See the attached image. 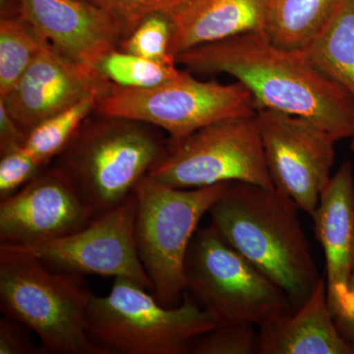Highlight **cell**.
Returning a JSON list of instances; mask_svg holds the SVG:
<instances>
[{
	"mask_svg": "<svg viewBox=\"0 0 354 354\" xmlns=\"http://www.w3.org/2000/svg\"><path fill=\"white\" fill-rule=\"evenodd\" d=\"M81 277L0 247L1 312L37 335L41 353L106 354L88 335L93 295Z\"/></svg>",
	"mask_w": 354,
	"mask_h": 354,
	"instance_id": "3",
	"label": "cell"
},
{
	"mask_svg": "<svg viewBox=\"0 0 354 354\" xmlns=\"http://www.w3.org/2000/svg\"><path fill=\"white\" fill-rule=\"evenodd\" d=\"M48 44L21 15H2L0 21V97L15 87L32 60Z\"/></svg>",
	"mask_w": 354,
	"mask_h": 354,
	"instance_id": "21",
	"label": "cell"
},
{
	"mask_svg": "<svg viewBox=\"0 0 354 354\" xmlns=\"http://www.w3.org/2000/svg\"><path fill=\"white\" fill-rule=\"evenodd\" d=\"M304 51L317 68L354 100V0H342L325 29Z\"/></svg>",
	"mask_w": 354,
	"mask_h": 354,
	"instance_id": "19",
	"label": "cell"
},
{
	"mask_svg": "<svg viewBox=\"0 0 354 354\" xmlns=\"http://www.w3.org/2000/svg\"><path fill=\"white\" fill-rule=\"evenodd\" d=\"M21 15L65 57L97 70L125 34L118 21L87 0H18Z\"/></svg>",
	"mask_w": 354,
	"mask_h": 354,
	"instance_id": "14",
	"label": "cell"
},
{
	"mask_svg": "<svg viewBox=\"0 0 354 354\" xmlns=\"http://www.w3.org/2000/svg\"><path fill=\"white\" fill-rule=\"evenodd\" d=\"M177 64L202 74H227L243 84L258 109L300 116L337 141L354 138V100L320 71L304 50L279 48L264 31L195 46Z\"/></svg>",
	"mask_w": 354,
	"mask_h": 354,
	"instance_id": "1",
	"label": "cell"
},
{
	"mask_svg": "<svg viewBox=\"0 0 354 354\" xmlns=\"http://www.w3.org/2000/svg\"><path fill=\"white\" fill-rule=\"evenodd\" d=\"M167 145L146 123L104 116L101 122L80 127L57 156L55 167L99 216L134 193Z\"/></svg>",
	"mask_w": 354,
	"mask_h": 354,
	"instance_id": "5",
	"label": "cell"
},
{
	"mask_svg": "<svg viewBox=\"0 0 354 354\" xmlns=\"http://www.w3.org/2000/svg\"><path fill=\"white\" fill-rule=\"evenodd\" d=\"M24 145L1 152L0 158V201L12 196L46 169Z\"/></svg>",
	"mask_w": 354,
	"mask_h": 354,
	"instance_id": "26",
	"label": "cell"
},
{
	"mask_svg": "<svg viewBox=\"0 0 354 354\" xmlns=\"http://www.w3.org/2000/svg\"><path fill=\"white\" fill-rule=\"evenodd\" d=\"M272 0H188L171 18V55L201 44L264 31Z\"/></svg>",
	"mask_w": 354,
	"mask_h": 354,
	"instance_id": "17",
	"label": "cell"
},
{
	"mask_svg": "<svg viewBox=\"0 0 354 354\" xmlns=\"http://www.w3.org/2000/svg\"><path fill=\"white\" fill-rule=\"evenodd\" d=\"M118 21L125 37L148 16L160 13L171 18L188 0H87ZM124 37V38H125ZM123 38V39H124Z\"/></svg>",
	"mask_w": 354,
	"mask_h": 354,
	"instance_id": "25",
	"label": "cell"
},
{
	"mask_svg": "<svg viewBox=\"0 0 354 354\" xmlns=\"http://www.w3.org/2000/svg\"><path fill=\"white\" fill-rule=\"evenodd\" d=\"M311 218L325 254L328 301L335 318L348 313L351 306L348 283L354 268V176L349 160L330 177Z\"/></svg>",
	"mask_w": 354,
	"mask_h": 354,
	"instance_id": "15",
	"label": "cell"
},
{
	"mask_svg": "<svg viewBox=\"0 0 354 354\" xmlns=\"http://www.w3.org/2000/svg\"><path fill=\"white\" fill-rule=\"evenodd\" d=\"M32 330L24 324L4 315L0 319V354H39Z\"/></svg>",
	"mask_w": 354,
	"mask_h": 354,
	"instance_id": "27",
	"label": "cell"
},
{
	"mask_svg": "<svg viewBox=\"0 0 354 354\" xmlns=\"http://www.w3.org/2000/svg\"><path fill=\"white\" fill-rule=\"evenodd\" d=\"M109 82L121 88L155 87L180 75L176 64H165L116 48L109 51L97 66Z\"/></svg>",
	"mask_w": 354,
	"mask_h": 354,
	"instance_id": "22",
	"label": "cell"
},
{
	"mask_svg": "<svg viewBox=\"0 0 354 354\" xmlns=\"http://www.w3.org/2000/svg\"><path fill=\"white\" fill-rule=\"evenodd\" d=\"M97 109L104 116L160 128L171 140H178L218 121L256 113L258 106L250 91L239 81L204 82L183 71L155 87L111 85Z\"/></svg>",
	"mask_w": 354,
	"mask_h": 354,
	"instance_id": "9",
	"label": "cell"
},
{
	"mask_svg": "<svg viewBox=\"0 0 354 354\" xmlns=\"http://www.w3.org/2000/svg\"><path fill=\"white\" fill-rule=\"evenodd\" d=\"M297 205L276 188L230 183L209 209L223 239L279 286L297 309L318 283Z\"/></svg>",
	"mask_w": 354,
	"mask_h": 354,
	"instance_id": "2",
	"label": "cell"
},
{
	"mask_svg": "<svg viewBox=\"0 0 354 354\" xmlns=\"http://www.w3.org/2000/svg\"><path fill=\"white\" fill-rule=\"evenodd\" d=\"M111 82L94 68L77 64L50 44L41 48L6 97H0L26 132Z\"/></svg>",
	"mask_w": 354,
	"mask_h": 354,
	"instance_id": "13",
	"label": "cell"
},
{
	"mask_svg": "<svg viewBox=\"0 0 354 354\" xmlns=\"http://www.w3.org/2000/svg\"><path fill=\"white\" fill-rule=\"evenodd\" d=\"M268 169L274 188L310 216L330 179L337 143L313 121L272 111H257Z\"/></svg>",
	"mask_w": 354,
	"mask_h": 354,
	"instance_id": "11",
	"label": "cell"
},
{
	"mask_svg": "<svg viewBox=\"0 0 354 354\" xmlns=\"http://www.w3.org/2000/svg\"><path fill=\"white\" fill-rule=\"evenodd\" d=\"M351 149L354 152V138L351 139Z\"/></svg>",
	"mask_w": 354,
	"mask_h": 354,
	"instance_id": "30",
	"label": "cell"
},
{
	"mask_svg": "<svg viewBox=\"0 0 354 354\" xmlns=\"http://www.w3.org/2000/svg\"><path fill=\"white\" fill-rule=\"evenodd\" d=\"M216 325L187 292L167 307L123 278L114 279L108 295H93L88 307V335L106 354H188L193 342Z\"/></svg>",
	"mask_w": 354,
	"mask_h": 354,
	"instance_id": "4",
	"label": "cell"
},
{
	"mask_svg": "<svg viewBox=\"0 0 354 354\" xmlns=\"http://www.w3.org/2000/svg\"><path fill=\"white\" fill-rule=\"evenodd\" d=\"M185 292L218 324L259 328L295 310L285 291L230 246L213 225L198 228L185 262Z\"/></svg>",
	"mask_w": 354,
	"mask_h": 354,
	"instance_id": "7",
	"label": "cell"
},
{
	"mask_svg": "<svg viewBox=\"0 0 354 354\" xmlns=\"http://www.w3.org/2000/svg\"><path fill=\"white\" fill-rule=\"evenodd\" d=\"M109 90L95 91L73 106L39 122L28 132L25 148L39 162L48 165L51 158L57 157L66 148L84 120L97 109L100 100Z\"/></svg>",
	"mask_w": 354,
	"mask_h": 354,
	"instance_id": "20",
	"label": "cell"
},
{
	"mask_svg": "<svg viewBox=\"0 0 354 354\" xmlns=\"http://www.w3.org/2000/svg\"><path fill=\"white\" fill-rule=\"evenodd\" d=\"M27 132L18 124L0 100V152L15 146L24 145Z\"/></svg>",
	"mask_w": 354,
	"mask_h": 354,
	"instance_id": "28",
	"label": "cell"
},
{
	"mask_svg": "<svg viewBox=\"0 0 354 354\" xmlns=\"http://www.w3.org/2000/svg\"><path fill=\"white\" fill-rule=\"evenodd\" d=\"M172 23L165 14L156 13L140 22L121 39V50L165 64H176L171 55Z\"/></svg>",
	"mask_w": 354,
	"mask_h": 354,
	"instance_id": "23",
	"label": "cell"
},
{
	"mask_svg": "<svg viewBox=\"0 0 354 354\" xmlns=\"http://www.w3.org/2000/svg\"><path fill=\"white\" fill-rule=\"evenodd\" d=\"M259 354H354L337 329L321 278L290 315L259 328Z\"/></svg>",
	"mask_w": 354,
	"mask_h": 354,
	"instance_id": "16",
	"label": "cell"
},
{
	"mask_svg": "<svg viewBox=\"0 0 354 354\" xmlns=\"http://www.w3.org/2000/svg\"><path fill=\"white\" fill-rule=\"evenodd\" d=\"M349 295L351 298V306L348 313L335 317V322L337 329L354 353V268L348 283Z\"/></svg>",
	"mask_w": 354,
	"mask_h": 354,
	"instance_id": "29",
	"label": "cell"
},
{
	"mask_svg": "<svg viewBox=\"0 0 354 354\" xmlns=\"http://www.w3.org/2000/svg\"><path fill=\"white\" fill-rule=\"evenodd\" d=\"M136 212L133 193L73 234L30 245L0 247L32 256L57 271L131 279L153 292L137 250Z\"/></svg>",
	"mask_w": 354,
	"mask_h": 354,
	"instance_id": "10",
	"label": "cell"
},
{
	"mask_svg": "<svg viewBox=\"0 0 354 354\" xmlns=\"http://www.w3.org/2000/svg\"><path fill=\"white\" fill-rule=\"evenodd\" d=\"M247 323L218 324L193 342L189 354H259V329Z\"/></svg>",
	"mask_w": 354,
	"mask_h": 354,
	"instance_id": "24",
	"label": "cell"
},
{
	"mask_svg": "<svg viewBox=\"0 0 354 354\" xmlns=\"http://www.w3.org/2000/svg\"><path fill=\"white\" fill-rule=\"evenodd\" d=\"M227 184L179 189L147 174L135 187L137 250L153 297L164 306L174 307L183 300L191 241Z\"/></svg>",
	"mask_w": 354,
	"mask_h": 354,
	"instance_id": "6",
	"label": "cell"
},
{
	"mask_svg": "<svg viewBox=\"0 0 354 354\" xmlns=\"http://www.w3.org/2000/svg\"><path fill=\"white\" fill-rule=\"evenodd\" d=\"M95 216L64 171L44 169L0 201V244L23 246L60 239L78 232Z\"/></svg>",
	"mask_w": 354,
	"mask_h": 354,
	"instance_id": "12",
	"label": "cell"
},
{
	"mask_svg": "<svg viewBox=\"0 0 354 354\" xmlns=\"http://www.w3.org/2000/svg\"><path fill=\"white\" fill-rule=\"evenodd\" d=\"M342 0H272L264 32L272 43L305 50L325 29Z\"/></svg>",
	"mask_w": 354,
	"mask_h": 354,
	"instance_id": "18",
	"label": "cell"
},
{
	"mask_svg": "<svg viewBox=\"0 0 354 354\" xmlns=\"http://www.w3.org/2000/svg\"><path fill=\"white\" fill-rule=\"evenodd\" d=\"M149 176L179 189L230 183L274 188L257 113L218 121L184 138L171 140Z\"/></svg>",
	"mask_w": 354,
	"mask_h": 354,
	"instance_id": "8",
	"label": "cell"
}]
</instances>
